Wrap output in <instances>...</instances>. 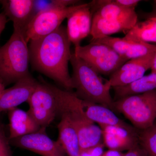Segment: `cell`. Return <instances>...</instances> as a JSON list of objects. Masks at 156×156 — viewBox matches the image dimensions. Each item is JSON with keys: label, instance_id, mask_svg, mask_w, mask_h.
<instances>
[{"label": "cell", "instance_id": "10", "mask_svg": "<svg viewBox=\"0 0 156 156\" xmlns=\"http://www.w3.org/2000/svg\"><path fill=\"white\" fill-rule=\"evenodd\" d=\"M99 126L102 131L104 144L108 150L128 151L139 144V130L133 126Z\"/></svg>", "mask_w": 156, "mask_h": 156}, {"label": "cell", "instance_id": "29", "mask_svg": "<svg viewBox=\"0 0 156 156\" xmlns=\"http://www.w3.org/2000/svg\"><path fill=\"white\" fill-rule=\"evenodd\" d=\"M125 153L119 151L108 150L106 151H105L102 156H124Z\"/></svg>", "mask_w": 156, "mask_h": 156}, {"label": "cell", "instance_id": "24", "mask_svg": "<svg viewBox=\"0 0 156 156\" xmlns=\"http://www.w3.org/2000/svg\"><path fill=\"white\" fill-rule=\"evenodd\" d=\"M124 156H149L145 150L138 145L137 146L128 151Z\"/></svg>", "mask_w": 156, "mask_h": 156}, {"label": "cell", "instance_id": "3", "mask_svg": "<svg viewBox=\"0 0 156 156\" xmlns=\"http://www.w3.org/2000/svg\"><path fill=\"white\" fill-rule=\"evenodd\" d=\"M58 105V114L64 113L75 127L81 151L103 143L100 126L89 120L85 115L82 100L74 92L62 90L54 86Z\"/></svg>", "mask_w": 156, "mask_h": 156}, {"label": "cell", "instance_id": "19", "mask_svg": "<svg viewBox=\"0 0 156 156\" xmlns=\"http://www.w3.org/2000/svg\"><path fill=\"white\" fill-rule=\"evenodd\" d=\"M82 104L87 118L99 126H126L129 125L106 107L83 100Z\"/></svg>", "mask_w": 156, "mask_h": 156}, {"label": "cell", "instance_id": "2", "mask_svg": "<svg viewBox=\"0 0 156 156\" xmlns=\"http://www.w3.org/2000/svg\"><path fill=\"white\" fill-rule=\"evenodd\" d=\"M70 62L73 68L71 76L75 95L82 100L114 109L110 94L112 87L107 81L104 83L99 74L83 59L72 53Z\"/></svg>", "mask_w": 156, "mask_h": 156}, {"label": "cell", "instance_id": "5", "mask_svg": "<svg viewBox=\"0 0 156 156\" xmlns=\"http://www.w3.org/2000/svg\"><path fill=\"white\" fill-rule=\"evenodd\" d=\"M113 105L114 109L122 114L133 127L144 130L156 121V90L119 98Z\"/></svg>", "mask_w": 156, "mask_h": 156}, {"label": "cell", "instance_id": "14", "mask_svg": "<svg viewBox=\"0 0 156 156\" xmlns=\"http://www.w3.org/2000/svg\"><path fill=\"white\" fill-rule=\"evenodd\" d=\"M91 42L103 44L112 48L127 61L139 58L155 51L156 45L142 42L128 41L123 38L105 37Z\"/></svg>", "mask_w": 156, "mask_h": 156}, {"label": "cell", "instance_id": "1", "mask_svg": "<svg viewBox=\"0 0 156 156\" xmlns=\"http://www.w3.org/2000/svg\"><path fill=\"white\" fill-rule=\"evenodd\" d=\"M30 42V62L33 69L71 92L73 88L68 68L71 43L66 27L61 25L50 34Z\"/></svg>", "mask_w": 156, "mask_h": 156}, {"label": "cell", "instance_id": "9", "mask_svg": "<svg viewBox=\"0 0 156 156\" xmlns=\"http://www.w3.org/2000/svg\"><path fill=\"white\" fill-rule=\"evenodd\" d=\"M45 128H41L36 132L9 140L10 144L42 156H66L59 143L51 139L45 132Z\"/></svg>", "mask_w": 156, "mask_h": 156}, {"label": "cell", "instance_id": "21", "mask_svg": "<svg viewBox=\"0 0 156 156\" xmlns=\"http://www.w3.org/2000/svg\"><path fill=\"white\" fill-rule=\"evenodd\" d=\"M113 88L115 100L129 95L142 94L156 90V73H151L132 83Z\"/></svg>", "mask_w": 156, "mask_h": 156}, {"label": "cell", "instance_id": "7", "mask_svg": "<svg viewBox=\"0 0 156 156\" xmlns=\"http://www.w3.org/2000/svg\"><path fill=\"white\" fill-rule=\"evenodd\" d=\"M84 4L62 7L50 5L36 13L30 23L25 33L27 42L43 37L59 28L62 23Z\"/></svg>", "mask_w": 156, "mask_h": 156}, {"label": "cell", "instance_id": "33", "mask_svg": "<svg viewBox=\"0 0 156 156\" xmlns=\"http://www.w3.org/2000/svg\"><path fill=\"white\" fill-rule=\"evenodd\" d=\"M154 14V15H155V16H156V13H155V14Z\"/></svg>", "mask_w": 156, "mask_h": 156}, {"label": "cell", "instance_id": "23", "mask_svg": "<svg viewBox=\"0 0 156 156\" xmlns=\"http://www.w3.org/2000/svg\"><path fill=\"white\" fill-rule=\"evenodd\" d=\"M10 145L4 125L0 121V156H13Z\"/></svg>", "mask_w": 156, "mask_h": 156}, {"label": "cell", "instance_id": "13", "mask_svg": "<svg viewBox=\"0 0 156 156\" xmlns=\"http://www.w3.org/2000/svg\"><path fill=\"white\" fill-rule=\"evenodd\" d=\"M4 12L13 22L14 30L25 34L35 13V1L33 0H3L0 1Z\"/></svg>", "mask_w": 156, "mask_h": 156}, {"label": "cell", "instance_id": "11", "mask_svg": "<svg viewBox=\"0 0 156 156\" xmlns=\"http://www.w3.org/2000/svg\"><path fill=\"white\" fill-rule=\"evenodd\" d=\"M154 52L126 62L110 76L108 81L111 87L126 86L142 77L148 70L151 69Z\"/></svg>", "mask_w": 156, "mask_h": 156}, {"label": "cell", "instance_id": "8", "mask_svg": "<svg viewBox=\"0 0 156 156\" xmlns=\"http://www.w3.org/2000/svg\"><path fill=\"white\" fill-rule=\"evenodd\" d=\"M28 112L41 128H46L58 114V105L54 86L38 82L27 102Z\"/></svg>", "mask_w": 156, "mask_h": 156}, {"label": "cell", "instance_id": "28", "mask_svg": "<svg viewBox=\"0 0 156 156\" xmlns=\"http://www.w3.org/2000/svg\"><path fill=\"white\" fill-rule=\"evenodd\" d=\"M8 17L4 12L0 13V37L8 22ZM1 48V47H0Z\"/></svg>", "mask_w": 156, "mask_h": 156}, {"label": "cell", "instance_id": "16", "mask_svg": "<svg viewBox=\"0 0 156 156\" xmlns=\"http://www.w3.org/2000/svg\"><path fill=\"white\" fill-rule=\"evenodd\" d=\"M137 22L136 13L120 18L102 19L92 17L91 41L120 32L127 34Z\"/></svg>", "mask_w": 156, "mask_h": 156}, {"label": "cell", "instance_id": "22", "mask_svg": "<svg viewBox=\"0 0 156 156\" xmlns=\"http://www.w3.org/2000/svg\"><path fill=\"white\" fill-rule=\"evenodd\" d=\"M139 144L149 156H156V121L149 128L138 131Z\"/></svg>", "mask_w": 156, "mask_h": 156}, {"label": "cell", "instance_id": "32", "mask_svg": "<svg viewBox=\"0 0 156 156\" xmlns=\"http://www.w3.org/2000/svg\"><path fill=\"white\" fill-rule=\"evenodd\" d=\"M5 87L1 82H0V95H2L3 91L5 90Z\"/></svg>", "mask_w": 156, "mask_h": 156}, {"label": "cell", "instance_id": "25", "mask_svg": "<svg viewBox=\"0 0 156 156\" xmlns=\"http://www.w3.org/2000/svg\"><path fill=\"white\" fill-rule=\"evenodd\" d=\"M79 1L76 0H55L52 1L50 5L59 7H67L78 5Z\"/></svg>", "mask_w": 156, "mask_h": 156}, {"label": "cell", "instance_id": "18", "mask_svg": "<svg viewBox=\"0 0 156 156\" xmlns=\"http://www.w3.org/2000/svg\"><path fill=\"white\" fill-rule=\"evenodd\" d=\"M61 119L57 125L58 132L57 141L67 156H80L81 149L76 130L67 115L59 114Z\"/></svg>", "mask_w": 156, "mask_h": 156}, {"label": "cell", "instance_id": "4", "mask_svg": "<svg viewBox=\"0 0 156 156\" xmlns=\"http://www.w3.org/2000/svg\"><path fill=\"white\" fill-rule=\"evenodd\" d=\"M27 43L25 33L14 30L8 41L0 48V82L5 87L31 75Z\"/></svg>", "mask_w": 156, "mask_h": 156}, {"label": "cell", "instance_id": "15", "mask_svg": "<svg viewBox=\"0 0 156 156\" xmlns=\"http://www.w3.org/2000/svg\"><path fill=\"white\" fill-rule=\"evenodd\" d=\"M38 81L31 75L23 78L11 88L5 89L0 95V114L27 102Z\"/></svg>", "mask_w": 156, "mask_h": 156}, {"label": "cell", "instance_id": "26", "mask_svg": "<svg viewBox=\"0 0 156 156\" xmlns=\"http://www.w3.org/2000/svg\"><path fill=\"white\" fill-rule=\"evenodd\" d=\"M118 5L128 9H135L138 3L141 1L139 0H115Z\"/></svg>", "mask_w": 156, "mask_h": 156}, {"label": "cell", "instance_id": "31", "mask_svg": "<svg viewBox=\"0 0 156 156\" xmlns=\"http://www.w3.org/2000/svg\"><path fill=\"white\" fill-rule=\"evenodd\" d=\"M80 156H92V155L89 152L88 150L86 149L80 151Z\"/></svg>", "mask_w": 156, "mask_h": 156}, {"label": "cell", "instance_id": "20", "mask_svg": "<svg viewBox=\"0 0 156 156\" xmlns=\"http://www.w3.org/2000/svg\"><path fill=\"white\" fill-rule=\"evenodd\" d=\"M123 38L134 42L156 43V16L152 14L144 21L136 23Z\"/></svg>", "mask_w": 156, "mask_h": 156}, {"label": "cell", "instance_id": "17", "mask_svg": "<svg viewBox=\"0 0 156 156\" xmlns=\"http://www.w3.org/2000/svg\"><path fill=\"white\" fill-rule=\"evenodd\" d=\"M8 112L9 140L36 132L41 129V127L28 111L17 107L11 109Z\"/></svg>", "mask_w": 156, "mask_h": 156}, {"label": "cell", "instance_id": "12", "mask_svg": "<svg viewBox=\"0 0 156 156\" xmlns=\"http://www.w3.org/2000/svg\"><path fill=\"white\" fill-rule=\"evenodd\" d=\"M92 16L89 3L84 4L67 17L68 37L75 49L80 47L82 40L91 34Z\"/></svg>", "mask_w": 156, "mask_h": 156}, {"label": "cell", "instance_id": "30", "mask_svg": "<svg viewBox=\"0 0 156 156\" xmlns=\"http://www.w3.org/2000/svg\"><path fill=\"white\" fill-rule=\"evenodd\" d=\"M151 70L152 73H156V50L154 53L153 58L152 61L151 65Z\"/></svg>", "mask_w": 156, "mask_h": 156}, {"label": "cell", "instance_id": "34", "mask_svg": "<svg viewBox=\"0 0 156 156\" xmlns=\"http://www.w3.org/2000/svg\"><path fill=\"white\" fill-rule=\"evenodd\" d=\"M154 2H155V3L156 4V0H155V1H154Z\"/></svg>", "mask_w": 156, "mask_h": 156}, {"label": "cell", "instance_id": "6", "mask_svg": "<svg viewBox=\"0 0 156 156\" xmlns=\"http://www.w3.org/2000/svg\"><path fill=\"white\" fill-rule=\"evenodd\" d=\"M74 53L99 74L105 75H112L128 61L108 46L93 42L75 49Z\"/></svg>", "mask_w": 156, "mask_h": 156}, {"label": "cell", "instance_id": "27", "mask_svg": "<svg viewBox=\"0 0 156 156\" xmlns=\"http://www.w3.org/2000/svg\"><path fill=\"white\" fill-rule=\"evenodd\" d=\"M105 147L104 143H101L87 150L92 156H102L105 152Z\"/></svg>", "mask_w": 156, "mask_h": 156}]
</instances>
